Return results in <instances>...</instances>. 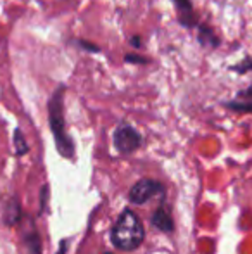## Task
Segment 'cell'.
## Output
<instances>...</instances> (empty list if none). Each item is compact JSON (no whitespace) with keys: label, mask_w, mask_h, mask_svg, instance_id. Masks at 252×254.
Returning <instances> with one entry per match:
<instances>
[{"label":"cell","mask_w":252,"mask_h":254,"mask_svg":"<svg viewBox=\"0 0 252 254\" xmlns=\"http://www.w3.org/2000/svg\"><path fill=\"white\" fill-rule=\"evenodd\" d=\"M24 242H26L30 254H40L42 253V241H40L38 232L31 230L30 234H26L24 235Z\"/></svg>","instance_id":"cell-8"},{"label":"cell","mask_w":252,"mask_h":254,"mask_svg":"<svg viewBox=\"0 0 252 254\" xmlns=\"http://www.w3.org/2000/svg\"><path fill=\"white\" fill-rule=\"evenodd\" d=\"M80 45H81V47H85V49H92L94 52H99V47H94V45H90V44H85V42H80Z\"/></svg>","instance_id":"cell-15"},{"label":"cell","mask_w":252,"mask_h":254,"mask_svg":"<svg viewBox=\"0 0 252 254\" xmlns=\"http://www.w3.org/2000/svg\"><path fill=\"white\" fill-rule=\"evenodd\" d=\"M126 61H128V63H137V64L149 63V59H145V57H140V56H126Z\"/></svg>","instance_id":"cell-13"},{"label":"cell","mask_w":252,"mask_h":254,"mask_svg":"<svg viewBox=\"0 0 252 254\" xmlns=\"http://www.w3.org/2000/svg\"><path fill=\"white\" fill-rule=\"evenodd\" d=\"M240 95H242V97H252V87L247 88V90H244V92H240Z\"/></svg>","instance_id":"cell-16"},{"label":"cell","mask_w":252,"mask_h":254,"mask_svg":"<svg viewBox=\"0 0 252 254\" xmlns=\"http://www.w3.org/2000/svg\"><path fill=\"white\" fill-rule=\"evenodd\" d=\"M104 254H114V253H104Z\"/></svg>","instance_id":"cell-18"},{"label":"cell","mask_w":252,"mask_h":254,"mask_svg":"<svg viewBox=\"0 0 252 254\" xmlns=\"http://www.w3.org/2000/svg\"><path fill=\"white\" fill-rule=\"evenodd\" d=\"M14 145H16V156H23L28 152V144L19 128H16V131H14Z\"/></svg>","instance_id":"cell-10"},{"label":"cell","mask_w":252,"mask_h":254,"mask_svg":"<svg viewBox=\"0 0 252 254\" xmlns=\"http://www.w3.org/2000/svg\"><path fill=\"white\" fill-rule=\"evenodd\" d=\"M131 45H135V47H140L142 42H138V40H131Z\"/></svg>","instance_id":"cell-17"},{"label":"cell","mask_w":252,"mask_h":254,"mask_svg":"<svg viewBox=\"0 0 252 254\" xmlns=\"http://www.w3.org/2000/svg\"><path fill=\"white\" fill-rule=\"evenodd\" d=\"M145 230L140 218L135 214V211L126 209L121 211L116 223L112 225L111 241L116 249L121 251H133L144 242Z\"/></svg>","instance_id":"cell-1"},{"label":"cell","mask_w":252,"mask_h":254,"mask_svg":"<svg viewBox=\"0 0 252 254\" xmlns=\"http://www.w3.org/2000/svg\"><path fill=\"white\" fill-rule=\"evenodd\" d=\"M199 38H201L202 44L205 45H211V47H216L219 44V40L216 38V35L211 31V28L207 26H201L199 28Z\"/></svg>","instance_id":"cell-9"},{"label":"cell","mask_w":252,"mask_h":254,"mask_svg":"<svg viewBox=\"0 0 252 254\" xmlns=\"http://www.w3.org/2000/svg\"><path fill=\"white\" fill-rule=\"evenodd\" d=\"M157 194H164V187L159 182L151 180V178H144V180H138L130 189L128 199L133 204H145L147 201H151L152 197H155Z\"/></svg>","instance_id":"cell-4"},{"label":"cell","mask_w":252,"mask_h":254,"mask_svg":"<svg viewBox=\"0 0 252 254\" xmlns=\"http://www.w3.org/2000/svg\"><path fill=\"white\" fill-rule=\"evenodd\" d=\"M226 107L233 111H240V113H252V102H228Z\"/></svg>","instance_id":"cell-11"},{"label":"cell","mask_w":252,"mask_h":254,"mask_svg":"<svg viewBox=\"0 0 252 254\" xmlns=\"http://www.w3.org/2000/svg\"><path fill=\"white\" fill-rule=\"evenodd\" d=\"M47 201H49V185H44L40 190V213H44L47 209Z\"/></svg>","instance_id":"cell-12"},{"label":"cell","mask_w":252,"mask_h":254,"mask_svg":"<svg viewBox=\"0 0 252 254\" xmlns=\"http://www.w3.org/2000/svg\"><path fill=\"white\" fill-rule=\"evenodd\" d=\"M67 246H69V242H67L66 239H62L61 244H59V251H57V254H66V253H67Z\"/></svg>","instance_id":"cell-14"},{"label":"cell","mask_w":252,"mask_h":254,"mask_svg":"<svg viewBox=\"0 0 252 254\" xmlns=\"http://www.w3.org/2000/svg\"><path fill=\"white\" fill-rule=\"evenodd\" d=\"M21 220V204L16 197H12L5 206V213H3V221L7 227H14Z\"/></svg>","instance_id":"cell-7"},{"label":"cell","mask_w":252,"mask_h":254,"mask_svg":"<svg viewBox=\"0 0 252 254\" xmlns=\"http://www.w3.org/2000/svg\"><path fill=\"white\" fill-rule=\"evenodd\" d=\"M64 87L57 88L52 95L50 102H49V123H50V130L54 135L55 147L59 154L66 159L74 157V144L71 137L66 133V123H64Z\"/></svg>","instance_id":"cell-2"},{"label":"cell","mask_w":252,"mask_h":254,"mask_svg":"<svg viewBox=\"0 0 252 254\" xmlns=\"http://www.w3.org/2000/svg\"><path fill=\"white\" fill-rule=\"evenodd\" d=\"M178 10V21L182 23V26L192 28L197 23V17L194 14V7H192L190 0H173Z\"/></svg>","instance_id":"cell-6"},{"label":"cell","mask_w":252,"mask_h":254,"mask_svg":"<svg viewBox=\"0 0 252 254\" xmlns=\"http://www.w3.org/2000/svg\"><path fill=\"white\" fill-rule=\"evenodd\" d=\"M114 147L119 154H131L142 145V135L131 125H119L112 135Z\"/></svg>","instance_id":"cell-3"},{"label":"cell","mask_w":252,"mask_h":254,"mask_svg":"<svg viewBox=\"0 0 252 254\" xmlns=\"http://www.w3.org/2000/svg\"><path fill=\"white\" fill-rule=\"evenodd\" d=\"M152 225H154L157 230L166 232V234H171V232L175 230V221H173L169 207L159 206L157 211L152 214Z\"/></svg>","instance_id":"cell-5"}]
</instances>
